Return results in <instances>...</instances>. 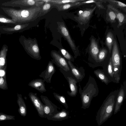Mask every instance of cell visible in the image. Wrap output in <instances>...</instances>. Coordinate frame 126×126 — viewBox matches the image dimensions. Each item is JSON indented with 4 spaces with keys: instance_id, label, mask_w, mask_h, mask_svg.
<instances>
[{
    "instance_id": "cell-32",
    "label": "cell",
    "mask_w": 126,
    "mask_h": 126,
    "mask_svg": "<svg viewBox=\"0 0 126 126\" xmlns=\"http://www.w3.org/2000/svg\"><path fill=\"white\" fill-rule=\"evenodd\" d=\"M107 71L111 77H113L114 76V73L111 57L110 58L108 66Z\"/></svg>"
},
{
    "instance_id": "cell-6",
    "label": "cell",
    "mask_w": 126,
    "mask_h": 126,
    "mask_svg": "<svg viewBox=\"0 0 126 126\" xmlns=\"http://www.w3.org/2000/svg\"><path fill=\"white\" fill-rule=\"evenodd\" d=\"M53 59L52 62L60 69L65 72H69L70 69L67 61L57 51H52L51 53Z\"/></svg>"
},
{
    "instance_id": "cell-3",
    "label": "cell",
    "mask_w": 126,
    "mask_h": 126,
    "mask_svg": "<svg viewBox=\"0 0 126 126\" xmlns=\"http://www.w3.org/2000/svg\"><path fill=\"white\" fill-rule=\"evenodd\" d=\"M79 93L82 101L81 108H88L93 98L96 96L98 93V89L95 79L90 76L88 82L82 90L79 84Z\"/></svg>"
},
{
    "instance_id": "cell-19",
    "label": "cell",
    "mask_w": 126,
    "mask_h": 126,
    "mask_svg": "<svg viewBox=\"0 0 126 126\" xmlns=\"http://www.w3.org/2000/svg\"><path fill=\"white\" fill-rule=\"evenodd\" d=\"M44 2H47L50 3L51 4L62 5L68 3H75L81 2L86 1V0H41Z\"/></svg>"
},
{
    "instance_id": "cell-37",
    "label": "cell",
    "mask_w": 126,
    "mask_h": 126,
    "mask_svg": "<svg viewBox=\"0 0 126 126\" xmlns=\"http://www.w3.org/2000/svg\"><path fill=\"white\" fill-rule=\"evenodd\" d=\"M4 74V71L1 70H0V76H3Z\"/></svg>"
},
{
    "instance_id": "cell-30",
    "label": "cell",
    "mask_w": 126,
    "mask_h": 126,
    "mask_svg": "<svg viewBox=\"0 0 126 126\" xmlns=\"http://www.w3.org/2000/svg\"><path fill=\"white\" fill-rule=\"evenodd\" d=\"M15 116L7 115L0 112V122L2 121L15 120Z\"/></svg>"
},
{
    "instance_id": "cell-27",
    "label": "cell",
    "mask_w": 126,
    "mask_h": 126,
    "mask_svg": "<svg viewBox=\"0 0 126 126\" xmlns=\"http://www.w3.org/2000/svg\"><path fill=\"white\" fill-rule=\"evenodd\" d=\"M107 50L105 48L101 49L99 51L98 55V60L100 62L103 61L107 56Z\"/></svg>"
},
{
    "instance_id": "cell-15",
    "label": "cell",
    "mask_w": 126,
    "mask_h": 126,
    "mask_svg": "<svg viewBox=\"0 0 126 126\" xmlns=\"http://www.w3.org/2000/svg\"><path fill=\"white\" fill-rule=\"evenodd\" d=\"M107 7L109 8L113 11L115 13L116 18L118 22L119 26H121L125 23L126 21V17L125 15L122 13L120 11L115 7L111 5H108Z\"/></svg>"
},
{
    "instance_id": "cell-36",
    "label": "cell",
    "mask_w": 126,
    "mask_h": 126,
    "mask_svg": "<svg viewBox=\"0 0 126 126\" xmlns=\"http://www.w3.org/2000/svg\"><path fill=\"white\" fill-rule=\"evenodd\" d=\"M4 79L2 77L0 78V86H2V85L4 84Z\"/></svg>"
},
{
    "instance_id": "cell-5",
    "label": "cell",
    "mask_w": 126,
    "mask_h": 126,
    "mask_svg": "<svg viewBox=\"0 0 126 126\" xmlns=\"http://www.w3.org/2000/svg\"><path fill=\"white\" fill-rule=\"evenodd\" d=\"M44 3L41 0H13L3 3L1 5L5 6L13 7L22 6H39L43 4Z\"/></svg>"
},
{
    "instance_id": "cell-35",
    "label": "cell",
    "mask_w": 126,
    "mask_h": 126,
    "mask_svg": "<svg viewBox=\"0 0 126 126\" xmlns=\"http://www.w3.org/2000/svg\"><path fill=\"white\" fill-rule=\"evenodd\" d=\"M67 115V113L64 112H63L60 113L59 114V117L63 118L65 117Z\"/></svg>"
},
{
    "instance_id": "cell-9",
    "label": "cell",
    "mask_w": 126,
    "mask_h": 126,
    "mask_svg": "<svg viewBox=\"0 0 126 126\" xmlns=\"http://www.w3.org/2000/svg\"><path fill=\"white\" fill-rule=\"evenodd\" d=\"M58 29L61 33L66 38L74 54H75L76 52V46L64 24H60L59 26Z\"/></svg>"
},
{
    "instance_id": "cell-29",
    "label": "cell",
    "mask_w": 126,
    "mask_h": 126,
    "mask_svg": "<svg viewBox=\"0 0 126 126\" xmlns=\"http://www.w3.org/2000/svg\"><path fill=\"white\" fill-rule=\"evenodd\" d=\"M109 9L107 13L108 19L111 22H115L116 18L115 14L113 11L110 9Z\"/></svg>"
},
{
    "instance_id": "cell-23",
    "label": "cell",
    "mask_w": 126,
    "mask_h": 126,
    "mask_svg": "<svg viewBox=\"0 0 126 126\" xmlns=\"http://www.w3.org/2000/svg\"><path fill=\"white\" fill-rule=\"evenodd\" d=\"M94 72L96 76L102 82L106 84L108 83V78L103 72L99 70H95Z\"/></svg>"
},
{
    "instance_id": "cell-31",
    "label": "cell",
    "mask_w": 126,
    "mask_h": 126,
    "mask_svg": "<svg viewBox=\"0 0 126 126\" xmlns=\"http://www.w3.org/2000/svg\"><path fill=\"white\" fill-rule=\"evenodd\" d=\"M97 1V0H94L88 1L86 0L81 2H77L76 3V4L77 6H79L83 4H86L87 3H95L96 4L97 6L98 7L100 8H103V6L102 5L100 4V3L98 2Z\"/></svg>"
},
{
    "instance_id": "cell-33",
    "label": "cell",
    "mask_w": 126,
    "mask_h": 126,
    "mask_svg": "<svg viewBox=\"0 0 126 126\" xmlns=\"http://www.w3.org/2000/svg\"><path fill=\"white\" fill-rule=\"evenodd\" d=\"M110 2L112 3L113 4L116 6L117 7L122 9H124V8H126V5L125 3H124L121 2L113 0H109Z\"/></svg>"
},
{
    "instance_id": "cell-24",
    "label": "cell",
    "mask_w": 126,
    "mask_h": 126,
    "mask_svg": "<svg viewBox=\"0 0 126 126\" xmlns=\"http://www.w3.org/2000/svg\"><path fill=\"white\" fill-rule=\"evenodd\" d=\"M59 50L62 54L67 61H74V58L66 50L63 48H60Z\"/></svg>"
},
{
    "instance_id": "cell-17",
    "label": "cell",
    "mask_w": 126,
    "mask_h": 126,
    "mask_svg": "<svg viewBox=\"0 0 126 126\" xmlns=\"http://www.w3.org/2000/svg\"><path fill=\"white\" fill-rule=\"evenodd\" d=\"M28 24H17L13 27L3 28L1 30L4 33L10 34L19 32L26 28Z\"/></svg>"
},
{
    "instance_id": "cell-28",
    "label": "cell",
    "mask_w": 126,
    "mask_h": 126,
    "mask_svg": "<svg viewBox=\"0 0 126 126\" xmlns=\"http://www.w3.org/2000/svg\"><path fill=\"white\" fill-rule=\"evenodd\" d=\"M0 22L5 23L16 25V23L11 19H10L3 15H0Z\"/></svg>"
},
{
    "instance_id": "cell-10",
    "label": "cell",
    "mask_w": 126,
    "mask_h": 126,
    "mask_svg": "<svg viewBox=\"0 0 126 126\" xmlns=\"http://www.w3.org/2000/svg\"><path fill=\"white\" fill-rule=\"evenodd\" d=\"M96 7V6L93 9L87 8L79 11L78 13V17L79 21L83 23H86L91 18Z\"/></svg>"
},
{
    "instance_id": "cell-20",
    "label": "cell",
    "mask_w": 126,
    "mask_h": 126,
    "mask_svg": "<svg viewBox=\"0 0 126 126\" xmlns=\"http://www.w3.org/2000/svg\"><path fill=\"white\" fill-rule=\"evenodd\" d=\"M72 74L78 80H82L83 75L78 69L74 65L71 61H67Z\"/></svg>"
},
{
    "instance_id": "cell-7",
    "label": "cell",
    "mask_w": 126,
    "mask_h": 126,
    "mask_svg": "<svg viewBox=\"0 0 126 126\" xmlns=\"http://www.w3.org/2000/svg\"><path fill=\"white\" fill-rule=\"evenodd\" d=\"M56 71L54 63L52 61H49L46 69L41 73L39 76L43 78L47 83H50L52 77Z\"/></svg>"
},
{
    "instance_id": "cell-25",
    "label": "cell",
    "mask_w": 126,
    "mask_h": 126,
    "mask_svg": "<svg viewBox=\"0 0 126 126\" xmlns=\"http://www.w3.org/2000/svg\"><path fill=\"white\" fill-rule=\"evenodd\" d=\"M57 6L58 10L59 11L67 10L73 7L77 6L76 3H68Z\"/></svg>"
},
{
    "instance_id": "cell-16",
    "label": "cell",
    "mask_w": 126,
    "mask_h": 126,
    "mask_svg": "<svg viewBox=\"0 0 126 126\" xmlns=\"http://www.w3.org/2000/svg\"><path fill=\"white\" fill-rule=\"evenodd\" d=\"M89 51L95 61L98 60V55L99 50L97 43L94 38H92L89 47Z\"/></svg>"
},
{
    "instance_id": "cell-34",
    "label": "cell",
    "mask_w": 126,
    "mask_h": 126,
    "mask_svg": "<svg viewBox=\"0 0 126 126\" xmlns=\"http://www.w3.org/2000/svg\"><path fill=\"white\" fill-rule=\"evenodd\" d=\"M51 4L49 3L45 2L44 4L42 6V10L44 12L48 11L51 7Z\"/></svg>"
},
{
    "instance_id": "cell-4",
    "label": "cell",
    "mask_w": 126,
    "mask_h": 126,
    "mask_svg": "<svg viewBox=\"0 0 126 126\" xmlns=\"http://www.w3.org/2000/svg\"><path fill=\"white\" fill-rule=\"evenodd\" d=\"M112 57L114 76L118 82L120 79L121 70V58L118 46L115 39L113 46Z\"/></svg>"
},
{
    "instance_id": "cell-1",
    "label": "cell",
    "mask_w": 126,
    "mask_h": 126,
    "mask_svg": "<svg viewBox=\"0 0 126 126\" xmlns=\"http://www.w3.org/2000/svg\"><path fill=\"white\" fill-rule=\"evenodd\" d=\"M1 9L17 25L24 24L36 19L41 10L42 6L25 9L5 7H2Z\"/></svg>"
},
{
    "instance_id": "cell-12",
    "label": "cell",
    "mask_w": 126,
    "mask_h": 126,
    "mask_svg": "<svg viewBox=\"0 0 126 126\" xmlns=\"http://www.w3.org/2000/svg\"><path fill=\"white\" fill-rule=\"evenodd\" d=\"M45 81L44 80L40 79H33L29 83L28 85L43 93L47 91L44 83Z\"/></svg>"
},
{
    "instance_id": "cell-18",
    "label": "cell",
    "mask_w": 126,
    "mask_h": 126,
    "mask_svg": "<svg viewBox=\"0 0 126 126\" xmlns=\"http://www.w3.org/2000/svg\"><path fill=\"white\" fill-rule=\"evenodd\" d=\"M17 103L19 106L18 111L21 115L25 116L26 114V106L21 94L17 95Z\"/></svg>"
},
{
    "instance_id": "cell-26",
    "label": "cell",
    "mask_w": 126,
    "mask_h": 126,
    "mask_svg": "<svg viewBox=\"0 0 126 126\" xmlns=\"http://www.w3.org/2000/svg\"><path fill=\"white\" fill-rule=\"evenodd\" d=\"M53 94L54 97L57 100L66 107H68L65 97L64 96L55 93H53Z\"/></svg>"
},
{
    "instance_id": "cell-13",
    "label": "cell",
    "mask_w": 126,
    "mask_h": 126,
    "mask_svg": "<svg viewBox=\"0 0 126 126\" xmlns=\"http://www.w3.org/2000/svg\"><path fill=\"white\" fill-rule=\"evenodd\" d=\"M29 96L32 102L41 114L43 113V106L37 95V94L30 92Z\"/></svg>"
},
{
    "instance_id": "cell-8",
    "label": "cell",
    "mask_w": 126,
    "mask_h": 126,
    "mask_svg": "<svg viewBox=\"0 0 126 126\" xmlns=\"http://www.w3.org/2000/svg\"><path fill=\"white\" fill-rule=\"evenodd\" d=\"M29 46H25V48L28 54L32 58L40 60L41 57L38 45L36 43L30 44Z\"/></svg>"
},
{
    "instance_id": "cell-2",
    "label": "cell",
    "mask_w": 126,
    "mask_h": 126,
    "mask_svg": "<svg viewBox=\"0 0 126 126\" xmlns=\"http://www.w3.org/2000/svg\"><path fill=\"white\" fill-rule=\"evenodd\" d=\"M116 98L115 95H109L104 100L98 110L96 116L98 125H102L112 115L114 109Z\"/></svg>"
},
{
    "instance_id": "cell-11",
    "label": "cell",
    "mask_w": 126,
    "mask_h": 126,
    "mask_svg": "<svg viewBox=\"0 0 126 126\" xmlns=\"http://www.w3.org/2000/svg\"><path fill=\"white\" fill-rule=\"evenodd\" d=\"M62 73L68 82L70 90V91H67V94L70 96H76L78 92V87L77 85V81L75 79L72 77L67 76L65 74Z\"/></svg>"
},
{
    "instance_id": "cell-21",
    "label": "cell",
    "mask_w": 126,
    "mask_h": 126,
    "mask_svg": "<svg viewBox=\"0 0 126 126\" xmlns=\"http://www.w3.org/2000/svg\"><path fill=\"white\" fill-rule=\"evenodd\" d=\"M114 39L113 35L112 33L110 32H108L106 37V43L110 53L112 49Z\"/></svg>"
},
{
    "instance_id": "cell-14",
    "label": "cell",
    "mask_w": 126,
    "mask_h": 126,
    "mask_svg": "<svg viewBox=\"0 0 126 126\" xmlns=\"http://www.w3.org/2000/svg\"><path fill=\"white\" fill-rule=\"evenodd\" d=\"M125 92L123 88H121L116 99L115 104L113 112L115 114L120 111L121 106L124 100Z\"/></svg>"
},
{
    "instance_id": "cell-22",
    "label": "cell",
    "mask_w": 126,
    "mask_h": 126,
    "mask_svg": "<svg viewBox=\"0 0 126 126\" xmlns=\"http://www.w3.org/2000/svg\"><path fill=\"white\" fill-rule=\"evenodd\" d=\"M7 47L6 46H3L0 53V65L3 66L5 64V58L7 51Z\"/></svg>"
}]
</instances>
